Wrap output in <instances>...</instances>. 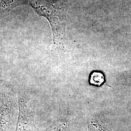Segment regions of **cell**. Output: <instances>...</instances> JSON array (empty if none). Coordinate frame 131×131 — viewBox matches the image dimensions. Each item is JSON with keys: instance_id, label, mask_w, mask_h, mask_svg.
I'll list each match as a JSON object with an SVG mask.
<instances>
[{"instance_id": "cell-5", "label": "cell", "mask_w": 131, "mask_h": 131, "mask_svg": "<svg viewBox=\"0 0 131 131\" xmlns=\"http://www.w3.org/2000/svg\"><path fill=\"white\" fill-rule=\"evenodd\" d=\"M44 131H75L67 119L59 118L54 121L52 124Z\"/></svg>"}, {"instance_id": "cell-2", "label": "cell", "mask_w": 131, "mask_h": 131, "mask_svg": "<svg viewBox=\"0 0 131 131\" xmlns=\"http://www.w3.org/2000/svg\"><path fill=\"white\" fill-rule=\"evenodd\" d=\"M19 115L15 131H39L35 125L31 105L27 99L18 97Z\"/></svg>"}, {"instance_id": "cell-4", "label": "cell", "mask_w": 131, "mask_h": 131, "mask_svg": "<svg viewBox=\"0 0 131 131\" xmlns=\"http://www.w3.org/2000/svg\"><path fill=\"white\" fill-rule=\"evenodd\" d=\"M30 0H2L0 3V15H7L11 10L21 5L29 4Z\"/></svg>"}, {"instance_id": "cell-3", "label": "cell", "mask_w": 131, "mask_h": 131, "mask_svg": "<svg viewBox=\"0 0 131 131\" xmlns=\"http://www.w3.org/2000/svg\"><path fill=\"white\" fill-rule=\"evenodd\" d=\"M0 92V131H7L12 118V95L2 90Z\"/></svg>"}, {"instance_id": "cell-1", "label": "cell", "mask_w": 131, "mask_h": 131, "mask_svg": "<svg viewBox=\"0 0 131 131\" xmlns=\"http://www.w3.org/2000/svg\"><path fill=\"white\" fill-rule=\"evenodd\" d=\"M28 4L38 15L46 17L50 21L53 33V48L64 50L62 41L64 29L53 5L47 0H30Z\"/></svg>"}, {"instance_id": "cell-6", "label": "cell", "mask_w": 131, "mask_h": 131, "mask_svg": "<svg viewBox=\"0 0 131 131\" xmlns=\"http://www.w3.org/2000/svg\"><path fill=\"white\" fill-rule=\"evenodd\" d=\"M105 82L104 76L102 72L99 71H93L89 77V83L96 86H100Z\"/></svg>"}, {"instance_id": "cell-7", "label": "cell", "mask_w": 131, "mask_h": 131, "mask_svg": "<svg viewBox=\"0 0 131 131\" xmlns=\"http://www.w3.org/2000/svg\"><path fill=\"white\" fill-rule=\"evenodd\" d=\"M89 131H110L107 128L103 126L101 122L95 119H90L89 122Z\"/></svg>"}]
</instances>
